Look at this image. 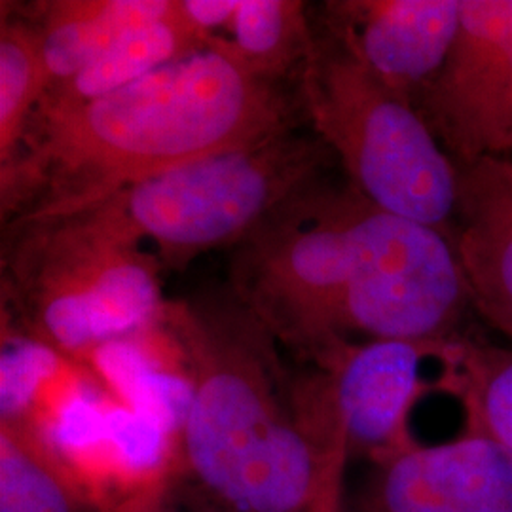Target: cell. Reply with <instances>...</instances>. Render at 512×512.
<instances>
[{"label": "cell", "instance_id": "9", "mask_svg": "<svg viewBox=\"0 0 512 512\" xmlns=\"http://www.w3.org/2000/svg\"><path fill=\"white\" fill-rule=\"evenodd\" d=\"M458 338L346 342L317 365L329 378L348 456L380 465L420 444L410 429L416 404L437 389L456 397L459 376L458 363L446 378L431 382L425 366L444 359Z\"/></svg>", "mask_w": 512, "mask_h": 512}, {"label": "cell", "instance_id": "1", "mask_svg": "<svg viewBox=\"0 0 512 512\" xmlns=\"http://www.w3.org/2000/svg\"><path fill=\"white\" fill-rule=\"evenodd\" d=\"M192 397L184 480L219 512H336L346 442L323 370L293 376L230 287L167 302Z\"/></svg>", "mask_w": 512, "mask_h": 512}, {"label": "cell", "instance_id": "20", "mask_svg": "<svg viewBox=\"0 0 512 512\" xmlns=\"http://www.w3.org/2000/svg\"><path fill=\"white\" fill-rule=\"evenodd\" d=\"M150 512H219L215 511V509H211V507H207V505H203L200 503L198 507H194V509H177V507H173V505H169V501H165L162 503L160 507H156V509H152Z\"/></svg>", "mask_w": 512, "mask_h": 512}, {"label": "cell", "instance_id": "5", "mask_svg": "<svg viewBox=\"0 0 512 512\" xmlns=\"http://www.w3.org/2000/svg\"><path fill=\"white\" fill-rule=\"evenodd\" d=\"M334 160L313 133L293 129L253 147L222 152L131 184L92 205L165 268L184 270L217 247H236L275 209L321 179Z\"/></svg>", "mask_w": 512, "mask_h": 512}, {"label": "cell", "instance_id": "7", "mask_svg": "<svg viewBox=\"0 0 512 512\" xmlns=\"http://www.w3.org/2000/svg\"><path fill=\"white\" fill-rule=\"evenodd\" d=\"M473 308L456 238L359 202L351 224V270L344 336L370 340H442L459 336Z\"/></svg>", "mask_w": 512, "mask_h": 512}, {"label": "cell", "instance_id": "4", "mask_svg": "<svg viewBox=\"0 0 512 512\" xmlns=\"http://www.w3.org/2000/svg\"><path fill=\"white\" fill-rule=\"evenodd\" d=\"M298 103L366 202L454 234L459 165L418 107L325 25L298 73Z\"/></svg>", "mask_w": 512, "mask_h": 512}, {"label": "cell", "instance_id": "18", "mask_svg": "<svg viewBox=\"0 0 512 512\" xmlns=\"http://www.w3.org/2000/svg\"><path fill=\"white\" fill-rule=\"evenodd\" d=\"M458 401L463 420L480 427L512 454V346L463 336Z\"/></svg>", "mask_w": 512, "mask_h": 512}, {"label": "cell", "instance_id": "13", "mask_svg": "<svg viewBox=\"0 0 512 512\" xmlns=\"http://www.w3.org/2000/svg\"><path fill=\"white\" fill-rule=\"evenodd\" d=\"M211 40L184 23L177 0H173L165 18L131 31L80 73L50 86L35 116H57L86 107L179 59L202 52Z\"/></svg>", "mask_w": 512, "mask_h": 512}, {"label": "cell", "instance_id": "2", "mask_svg": "<svg viewBox=\"0 0 512 512\" xmlns=\"http://www.w3.org/2000/svg\"><path fill=\"white\" fill-rule=\"evenodd\" d=\"M293 128L287 93L215 37L86 107L35 116L16 164L0 175L2 224L74 215L131 184Z\"/></svg>", "mask_w": 512, "mask_h": 512}, {"label": "cell", "instance_id": "19", "mask_svg": "<svg viewBox=\"0 0 512 512\" xmlns=\"http://www.w3.org/2000/svg\"><path fill=\"white\" fill-rule=\"evenodd\" d=\"M241 0H177L179 14L202 37L215 38L220 27H230L238 16Z\"/></svg>", "mask_w": 512, "mask_h": 512}, {"label": "cell", "instance_id": "10", "mask_svg": "<svg viewBox=\"0 0 512 512\" xmlns=\"http://www.w3.org/2000/svg\"><path fill=\"white\" fill-rule=\"evenodd\" d=\"M378 467L368 512H512V454L469 421Z\"/></svg>", "mask_w": 512, "mask_h": 512}, {"label": "cell", "instance_id": "15", "mask_svg": "<svg viewBox=\"0 0 512 512\" xmlns=\"http://www.w3.org/2000/svg\"><path fill=\"white\" fill-rule=\"evenodd\" d=\"M0 512H97L50 440L0 420Z\"/></svg>", "mask_w": 512, "mask_h": 512}, {"label": "cell", "instance_id": "16", "mask_svg": "<svg viewBox=\"0 0 512 512\" xmlns=\"http://www.w3.org/2000/svg\"><path fill=\"white\" fill-rule=\"evenodd\" d=\"M232 33L230 42L247 69L275 84L300 73L315 38L300 0H241Z\"/></svg>", "mask_w": 512, "mask_h": 512}, {"label": "cell", "instance_id": "14", "mask_svg": "<svg viewBox=\"0 0 512 512\" xmlns=\"http://www.w3.org/2000/svg\"><path fill=\"white\" fill-rule=\"evenodd\" d=\"M173 0H54L40 2L37 29L50 86L69 80L131 31L165 18Z\"/></svg>", "mask_w": 512, "mask_h": 512}, {"label": "cell", "instance_id": "12", "mask_svg": "<svg viewBox=\"0 0 512 512\" xmlns=\"http://www.w3.org/2000/svg\"><path fill=\"white\" fill-rule=\"evenodd\" d=\"M454 238L475 308L512 346V160L459 165Z\"/></svg>", "mask_w": 512, "mask_h": 512}, {"label": "cell", "instance_id": "11", "mask_svg": "<svg viewBox=\"0 0 512 512\" xmlns=\"http://www.w3.org/2000/svg\"><path fill=\"white\" fill-rule=\"evenodd\" d=\"M323 12V25L416 105L452 52L461 0H342L327 2Z\"/></svg>", "mask_w": 512, "mask_h": 512}, {"label": "cell", "instance_id": "3", "mask_svg": "<svg viewBox=\"0 0 512 512\" xmlns=\"http://www.w3.org/2000/svg\"><path fill=\"white\" fill-rule=\"evenodd\" d=\"M2 251L21 334L80 365L164 321L162 260L95 209L4 226Z\"/></svg>", "mask_w": 512, "mask_h": 512}, {"label": "cell", "instance_id": "8", "mask_svg": "<svg viewBox=\"0 0 512 512\" xmlns=\"http://www.w3.org/2000/svg\"><path fill=\"white\" fill-rule=\"evenodd\" d=\"M416 107L458 165L512 152V0H461L458 37Z\"/></svg>", "mask_w": 512, "mask_h": 512}, {"label": "cell", "instance_id": "6", "mask_svg": "<svg viewBox=\"0 0 512 512\" xmlns=\"http://www.w3.org/2000/svg\"><path fill=\"white\" fill-rule=\"evenodd\" d=\"M359 192L323 179L275 209L236 245L230 291L285 344L319 365L346 344L344 304Z\"/></svg>", "mask_w": 512, "mask_h": 512}, {"label": "cell", "instance_id": "17", "mask_svg": "<svg viewBox=\"0 0 512 512\" xmlns=\"http://www.w3.org/2000/svg\"><path fill=\"white\" fill-rule=\"evenodd\" d=\"M50 88V74L31 19L2 12L0 23V175L8 173L27 128Z\"/></svg>", "mask_w": 512, "mask_h": 512}]
</instances>
